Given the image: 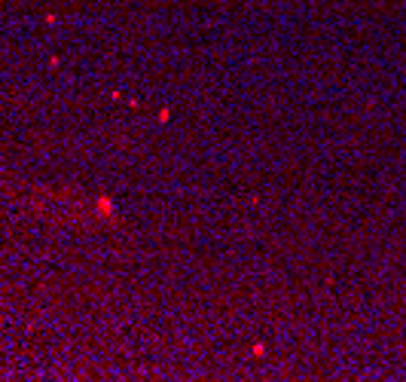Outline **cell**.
I'll return each mask as SVG.
<instances>
[{"label": "cell", "mask_w": 406, "mask_h": 382, "mask_svg": "<svg viewBox=\"0 0 406 382\" xmlns=\"http://www.w3.org/2000/svg\"><path fill=\"white\" fill-rule=\"evenodd\" d=\"M98 211H101L104 217H110V214H113V202H110V199H98Z\"/></svg>", "instance_id": "obj_1"}]
</instances>
